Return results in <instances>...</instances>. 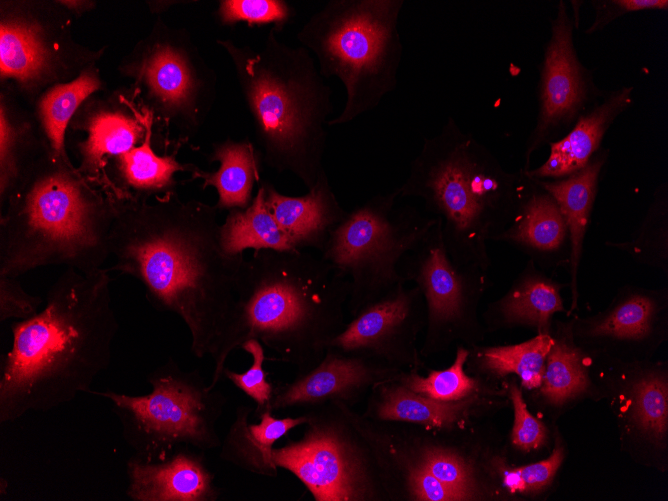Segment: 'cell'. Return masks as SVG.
Returning <instances> with one entry per match:
<instances>
[{
	"label": "cell",
	"instance_id": "cell-34",
	"mask_svg": "<svg viewBox=\"0 0 668 501\" xmlns=\"http://www.w3.org/2000/svg\"><path fill=\"white\" fill-rule=\"evenodd\" d=\"M469 350L458 346L453 364L441 371H432L427 377L411 374L405 385L409 390L441 401H457L475 390V381L464 372Z\"/></svg>",
	"mask_w": 668,
	"mask_h": 501
},
{
	"label": "cell",
	"instance_id": "cell-32",
	"mask_svg": "<svg viewBox=\"0 0 668 501\" xmlns=\"http://www.w3.org/2000/svg\"><path fill=\"white\" fill-rule=\"evenodd\" d=\"M605 246L615 248L639 264L657 269L668 275V184L663 182L655 189L652 200L639 226L630 239L605 241Z\"/></svg>",
	"mask_w": 668,
	"mask_h": 501
},
{
	"label": "cell",
	"instance_id": "cell-17",
	"mask_svg": "<svg viewBox=\"0 0 668 501\" xmlns=\"http://www.w3.org/2000/svg\"><path fill=\"white\" fill-rule=\"evenodd\" d=\"M378 373L370 357L327 348L315 366L294 380L273 383L266 409L275 412L297 406L321 405L327 401H350L370 385Z\"/></svg>",
	"mask_w": 668,
	"mask_h": 501
},
{
	"label": "cell",
	"instance_id": "cell-16",
	"mask_svg": "<svg viewBox=\"0 0 668 501\" xmlns=\"http://www.w3.org/2000/svg\"><path fill=\"white\" fill-rule=\"evenodd\" d=\"M421 296L418 288L406 290L397 284L360 309L327 348L370 358H410L422 318Z\"/></svg>",
	"mask_w": 668,
	"mask_h": 501
},
{
	"label": "cell",
	"instance_id": "cell-21",
	"mask_svg": "<svg viewBox=\"0 0 668 501\" xmlns=\"http://www.w3.org/2000/svg\"><path fill=\"white\" fill-rule=\"evenodd\" d=\"M264 202L277 222L288 231L303 250L320 252L331 229L347 214L337 200L324 170L315 185L302 196H288L267 181Z\"/></svg>",
	"mask_w": 668,
	"mask_h": 501
},
{
	"label": "cell",
	"instance_id": "cell-1",
	"mask_svg": "<svg viewBox=\"0 0 668 501\" xmlns=\"http://www.w3.org/2000/svg\"><path fill=\"white\" fill-rule=\"evenodd\" d=\"M117 207L109 271L137 279L152 307L185 323L193 355L213 361L208 387L216 388L246 257L224 249L214 205L174 192L148 201L117 200Z\"/></svg>",
	"mask_w": 668,
	"mask_h": 501
},
{
	"label": "cell",
	"instance_id": "cell-10",
	"mask_svg": "<svg viewBox=\"0 0 668 501\" xmlns=\"http://www.w3.org/2000/svg\"><path fill=\"white\" fill-rule=\"evenodd\" d=\"M395 188L357 205L334 226L318 254L349 282L353 316L403 279L402 258L437 220L409 205L398 206Z\"/></svg>",
	"mask_w": 668,
	"mask_h": 501
},
{
	"label": "cell",
	"instance_id": "cell-5",
	"mask_svg": "<svg viewBox=\"0 0 668 501\" xmlns=\"http://www.w3.org/2000/svg\"><path fill=\"white\" fill-rule=\"evenodd\" d=\"M349 282L319 254L254 250L242 267L225 358L250 339L302 372L339 334Z\"/></svg>",
	"mask_w": 668,
	"mask_h": 501
},
{
	"label": "cell",
	"instance_id": "cell-28",
	"mask_svg": "<svg viewBox=\"0 0 668 501\" xmlns=\"http://www.w3.org/2000/svg\"><path fill=\"white\" fill-rule=\"evenodd\" d=\"M221 240L224 249L231 255L244 254L247 249L303 250L266 207L261 183L248 207L228 211L221 224Z\"/></svg>",
	"mask_w": 668,
	"mask_h": 501
},
{
	"label": "cell",
	"instance_id": "cell-20",
	"mask_svg": "<svg viewBox=\"0 0 668 501\" xmlns=\"http://www.w3.org/2000/svg\"><path fill=\"white\" fill-rule=\"evenodd\" d=\"M633 86L606 91L603 97L576 120L560 139L549 144L547 159L526 173L537 180H555L571 175L587 165L601 148L614 121L633 104Z\"/></svg>",
	"mask_w": 668,
	"mask_h": 501
},
{
	"label": "cell",
	"instance_id": "cell-3",
	"mask_svg": "<svg viewBox=\"0 0 668 501\" xmlns=\"http://www.w3.org/2000/svg\"><path fill=\"white\" fill-rule=\"evenodd\" d=\"M530 186L525 170H506L449 116L437 134L424 137L408 176L396 189L399 198L421 200L425 213L440 222L454 262L488 270V242H495L513 222Z\"/></svg>",
	"mask_w": 668,
	"mask_h": 501
},
{
	"label": "cell",
	"instance_id": "cell-38",
	"mask_svg": "<svg viewBox=\"0 0 668 501\" xmlns=\"http://www.w3.org/2000/svg\"><path fill=\"white\" fill-rule=\"evenodd\" d=\"M43 298L28 293L18 277L0 276V321H21L35 316Z\"/></svg>",
	"mask_w": 668,
	"mask_h": 501
},
{
	"label": "cell",
	"instance_id": "cell-31",
	"mask_svg": "<svg viewBox=\"0 0 668 501\" xmlns=\"http://www.w3.org/2000/svg\"><path fill=\"white\" fill-rule=\"evenodd\" d=\"M473 402V398L441 401L399 386L384 389L372 413L381 420L407 421L432 427H449L466 413Z\"/></svg>",
	"mask_w": 668,
	"mask_h": 501
},
{
	"label": "cell",
	"instance_id": "cell-24",
	"mask_svg": "<svg viewBox=\"0 0 668 501\" xmlns=\"http://www.w3.org/2000/svg\"><path fill=\"white\" fill-rule=\"evenodd\" d=\"M563 287L565 284L554 281L528 259L509 291L490 305L488 324L493 328L528 326L537 334H551L553 316L565 311Z\"/></svg>",
	"mask_w": 668,
	"mask_h": 501
},
{
	"label": "cell",
	"instance_id": "cell-40",
	"mask_svg": "<svg viewBox=\"0 0 668 501\" xmlns=\"http://www.w3.org/2000/svg\"><path fill=\"white\" fill-rule=\"evenodd\" d=\"M510 399L514 408L512 443L525 451L540 448L547 437L544 424L528 411L522 392L515 384L510 386Z\"/></svg>",
	"mask_w": 668,
	"mask_h": 501
},
{
	"label": "cell",
	"instance_id": "cell-35",
	"mask_svg": "<svg viewBox=\"0 0 668 501\" xmlns=\"http://www.w3.org/2000/svg\"><path fill=\"white\" fill-rule=\"evenodd\" d=\"M294 15V9L284 0H220L215 12L224 26L273 24L281 31Z\"/></svg>",
	"mask_w": 668,
	"mask_h": 501
},
{
	"label": "cell",
	"instance_id": "cell-39",
	"mask_svg": "<svg viewBox=\"0 0 668 501\" xmlns=\"http://www.w3.org/2000/svg\"><path fill=\"white\" fill-rule=\"evenodd\" d=\"M421 466L443 483L471 498L473 484L470 470L454 453L440 449L429 450L424 454Z\"/></svg>",
	"mask_w": 668,
	"mask_h": 501
},
{
	"label": "cell",
	"instance_id": "cell-18",
	"mask_svg": "<svg viewBox=\"0 0 668 501\" xmlns=\"http://www.w3.org/2000/svg\"><path fill=\"white\" fill-rule=\"evenodd\" d=\"M126 496L132 501H216L222 494L204 452L181 447L162 461L126 462Z\"/></svg>",
	"mask_w": 668,
	"mask_h": 501
},
{
	"label": "cell",
	"instance_id": "cell-44",
	"mask_svg": "<svg viewBox=\"0 0 668 501\" xmlns=\"http://www.w3.org/2000/svg\"><path fill=\"white\" fill-rule=\"evenodd\" d=\"M189 3V1H178V0H150L146 1V4L149 8V11L152 14L160 15L163 12H166L175 5Z\"/></svg>",
	"mask_w": 668,
	"mask_h": 501
},
{
	"label": "cell",
	"instance_id": "cell-13",
	"mask_svg": "<svg viewBox=\"0 0 668 501\" xmlns=\"http://www.w3.org/2000/svg\"><path fill=\"white\" fill-rule=\"evenodd\" d=\"M574 27L565 2L560 1L539 67L538 113L525 144V171L531 169L536 151L563 137L606 92L596 86L592 71L577 55Z\"/></svg>",
	"mask_w": 668,
	"mask_h": 501
},
{
	"label": "cell",
	"instance_id": "cell-7",
	"mask_svg": "<svg viewBox=\"0 0 668 501\" xmlns=\"http://www.w3.org/2000/svg\"><path fill=\"white\" fill-rule=\"evenodd\" d=\"M404 0H329L296 34L320 74L344 86L346 100L327 126L350 123L376 109L398 85Z\"/></svg>",
	"mask_w": 668,
	"mask_h": 501
},
{
	"label": "cell",
	"instance_id": "cell-26",
	"mask_svg": "<svg viewBox=\"0 0 668 501\" xmlns=\"http://www.w3.org/2000/svg\"><path fill=\"white\" fill-rule=\"evenodd\" d=\"M209 163L219 162V168L208 172L198 166L192 170L191 180L200 179L202 189L215 188L220 210L245 209L253 199L254 184L260 180L261 154L251 141L227 138L213 144L208 154Z\"/></svg>",
	"mask_w": 668,
	"mask_h": 501
},
{
	"label": "cell",
	"instance_id": "cell-4",
	"mask_svg": "<svg viewBox=\"0 0 668 501\" xmlns=\"http://www.w3.org/2000/svg\"><path fill=\"white\" fill-rule=\"evenodd\" d=\"M117 211L113 196L48 145L1 207L0 276L103 268Z\"/></svg>",
	"mask_w": 668,
	"mask_h": 501
},
{
	"label": "cell",
	"instance_id": "cell-14",
	"mask_svg": "<svg viewBox=\"0 0 668 501\" xmlns=\"http://www.w3.org/2000/svg\"><path fill=\"white\" fill-rule=\"evenodd\" d=\"M302 439L274 448L278 468L294 474L316 501L365 500L370 495L367 461L348 426L309 416Z\"/></svg>",
	"mask_w": 668,
	"mask_h": 501
},
{
	"label": "cell",
	"instance_id": "cell-2",
	"mask_svg": "<svg viewBox=\"0 0 668 501\" xmlns=\"http://www.w3.org/2000/svg\"><path fill=\"white\" fill-rule=\"evenodd\" d=\"M109 272L66 268L41 310L12 322V345L0 364V424L89 394L108 369L119 331Z\"/></svg>",
	"mask_w": 668,
	"mask_h": 501
},
{
	"label": "cell",
	"instance_id": "cell-41",
	"mask_svg": "<svg viewBox=\"0 0 668 501\" xmlns=\"http://www.w3.org/2000/svg\"><path fill=\"white\" fill-rule=\"evenodd\" d=\"M594 20L584 31L592 35L603 30L616 19L630 13L668 10L667 0H593Z\"/></svg>",
	"mask_w": 668,
	"mask_h": 501
},
{
	"label": "cell",
	"instance_id": "cell-45",
	"mask_svg": "<svg viewBox=\"0 0 668 501\" xmlns=\"http://www.w3.org/2000/svg\"><path fill=\"white\" fill-rule=\"evenodd\" d=\"M9 483L6 478L3 476L0 477V496H3L8 491Z\"/></svg>",
	"mask_w": 668,
	"mask_h": 501
},
{
	"label": "cell",
	"instance_id": "cell-43",
	"mask_svg": "<svg viewBox=\"0 0 668 501\" xmlns=\"http://www.w3.org/2000/svg\"><path fill=\"white\" fill-rule=\"evenodd\" d=\"M57 2L66 9L74 19L92 12L97 7V1L94 0H57Z\"/></svg>",
	"mask_w": 668,
	"mask_h": 501
},
{
	"label": "cell",
	"instance_id": "cell-8",
	"mask_svg": "<svg viewBox=\"0 0 668 501\" xmlns=\"http://www.w3.org/2000/svg\"><path fill=\"white\" fill-rule=\"evenodd\" d=\"M151 391L130 395L90 390L111 403L122 437L142 462L162 461L181 447L203 452L218 449L217 423L227 399L199 370H185L169 357L146 377Z\"/></svg>",
	"mask_w": 668,
	"mask_h": 501
},
{
	"label": "cell",
	"instance_id": "cell-37",
	"mask_svg": "<svg viewBox=\"0 0 668 501\" xmlns=\"http://www.w3.org/2000/svg\"><path fill=\"white\" fill-rule=\"evenodd\" d=\"M564 449L556 442L551 455L542 461L504 472L503 484L511 492L536 493L552 482L562 464Z\"/></svg>",
	"mask_w": 668,
	"mask_h": 501
},
{
	"label": "cell",
	"instance_id": "cell-29",
	"mask_svg": "<svg viewBox=\"0 0 668 501\" xmlns=\"http://www.w3.org/2000/svg\"><path fill=\"white\" fill-rule=\"evenodd\" d=\"M637 381L629 392L626 416L642 438L656 447L666 445L668 434L667 373L662 363L634 360Z\"/></svg>",
	"mask_w": 668,
	"mask_h": 501
},
{
	"label": "cell",
	"instance_id": "cell-42",
	"mask_svg": "<svg viewBox=\"0 0 668 501\" xmlns=\"http://www.w3.org/2000/svg\"><path fill=\"white\" fill-rule=\"evenodd\" d=\"M409 486L416 500L456 501L470 498L463 492L440 481L421 465L411 471Z\"/></svg>",
	"mask_w": 668,
	"mask_h": 501
},
{
	"label": "cell",
	"instance_id": "cell-33",
	"mask_svg": "<svg viewBox=\"0 0 668 501\" xmlns=\"http://www.w3.org/2000/svg\"><path fill=\"white\" fill-rule=\"evenodd\" d=\"M552 343L551 334H537L519 344L475 348L473 357L481 369L499 376L514 373L524 387L535 389L542 383Z\"/></svg>",
	"mask_w": 668,
	"mask_h": 501
},
{
	"label": "cell",
	"instance_id": "cell-23",
	"mask_svg": "<svg viewBox=\"0 0 668 501\" xmlns=\"http://www.w3.org/2000/svg\"><path fill=\"white\" fill-rule=\"evenodd\" d=\"M609 150L600 148L585 167L555 180H537L556 201L566 221L570 238V288L573 312L578 302V272L583 256L584 241L591 223V214L598 192L600 174L607 162Z\"/></svg>",
	"mask_w": 668,
	"mask_h": 501
},
{
	"label": "cell",
	"instance_id": "cell-6",
	"mask_svg": "<svg viewBox=\"0 0 668 501\" xmlns=\"http://www.w3.org/2000/svg\"><path fill=\"white\" fill-rule=\"evenodd\" d=\"M280 32L272 26L254 46L232 39L216 44L232 62L263 163L310 190L325 170L332 90L313 55L283 42Z\"/></svg>",
	"mask_w": 668,
	"mask_h": 501
},
{
	"label": "cell",
	"instance_id": "cell-27",
	"mask_svg": "<svg viewBox=\"0 0 668 501\" xmlns=\"http://www.w3.org/2000/svg\"><path fill=\"white\" fill-rule=\"evenodd\" d=\"M97 65L82 71L75 79L52 86L35 101L32 110L53 152L70 159L66 131L80 106L93 94L106 90Z\"/></svg>",
	"mask_w": 668,
	"mask_h": 501
},
{
	"label": "cell",
	"instance_id": "cell-11",
	"mask_svg": "<svg viewBox=\"0 0 668 501\" xmlns=\"http://www.w3.org/2000/svg\"><path fill=\"white\" fill-rule=\"evenodd\" d=\"M73 20L57 0H1L0 86L32 108L48 88L97 65L107 46L79 43Z\"/></svg>",
	"mask_w": 668,
	"mask_h": 501
},
{
	"label": "cell",
	"instance_id": "cell-36",
	"mask_svg": "<svg viewBox=\"0 0 668 501\" xmlns=\"http://www.w3.org/2000/svg\"><path fill=\"white\" fill-rule=\"evenodd\" d=\"M240 349L251 356L250 367L244 372L238 373L225 366L223 377L227 378L236 388L254 401L256 404L254 415L257 417L266 409L273 393L274 384L267 380L268 372L264 369L266 359L264 345L259 340L250 339L244 342Z\"/></svg>",
	"mask_w": 668,
	"mask_h": 501
},
{
	"label": "cell",
	"instance_id": "cell-12",
	"mask_svg": "<svg viewBox=\"0 0 668 501\" xmlns=\"http://www.w3.org/2000/svg\"><path fill=\"white\" fill-rule=\"evenodd\" d=\"M399 274L403 280L416 282L424 297L428 319L425 351L443 349L456 339L473 343L482 337L477 306L488 284L487 270L451 259L438 220L402 258Z\"/></svg>",
	"mask_w": 668,
	"mask_h": 501
},
{
	"label": "cell",
	"instance_id": "cell-19",
	"mask_svg": "<svg viewBox=\"0 0 668 501\" xmlns=\"http://www.w3.org/2000/svg\"><path fill=\"white\" fill-rule=\"evenodd\" d=\"M495 242L519 250L540 269L569 268L566 221L555 199L534 178L518 215Z\"/></svg>",
	"mask_w": 668,
	"mask_h": 501
},
{
	"label": "cell",
	"instance_id": "cell-15",
	"mask_svg": "<svg viewBox=\"0 0 668 501\" xmlns=\"http://www.w3.org/2000/svg\"><path fill=\"white\" fill-rule=\"evenodd\" d=\"M570 324L574 341L588 356L648 359L668 338V291L624 286L603 311Z\"/></svg>",
	"mask_w": 668,
	"mask_h": 501
},
{
	"label": "cell",
	"instance_id": "cell-9",
	"mask_svg": "<svg viewBox=\"0 0 668 501\" xmlns=\"http://www.w3.org/2000/svg\"><path fill=\"white\" fill-rule=\"evenodd\" d=\"M117 71L182 147L200 132L214 107L216 71L186 28L172 27L160 16L122 57Z\"/></svg>",
	"mask_w": 668,
	"mask_h": 501
},
{
	"label": "cell",
	"instance_id": "cell-25",
	"mask_svg": "<svg viewBox=\"0 0 668 501\" xmlns=\"http://www.w3.org/2000/svg\"><path fill=\"white\" fill-rule=\"evenodd\" d=\"M47 146L32 108L0 86L1 207Z\"/></svg>",
	"mask_w": 668,
	"mask_h": 501
},
{
	"label": "cell",
	"instance_id": "cell-22",
	"mask_svg": "<svg viewBox=\"0 0 668 501\" xmlns=\"http://www.w3.org/2000/svg\"><path fill=\"white\" fill-rule=\"evenodd\" d=\"M254 408L239 405L232 424L221 441L219 457L244 471L275 478L278 466L273 458L274 445L290 430L307 424L308 415L277 418L269 409L262 411L256 418L258 423H250Z\"/></svg>",
	"mask_w": 668,
	"mask_h": 501
},
{
	"label": "cell",
	"instance_id": "cell-30",
	"mask_svg": "<svg viewBox=\"0 0 668 501\" xmlns=\"http://www.w3.org/2000/svg\"><path fill=\"white\" fill-rule=\"evenodd\" d=\"M553 343L547 355L541 393L554 406H562L589 387L584 352L574 341L570 321L557 322L551 332Z\"/></svg>",
	"mask_w": 668,
	"mask_h": 501
}]
</instances>
